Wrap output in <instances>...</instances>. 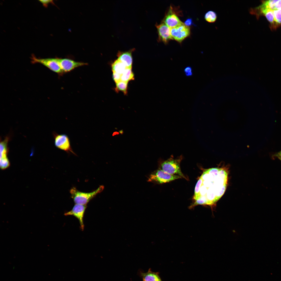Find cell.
I'll return each mask as SVG.
<instances>
[{"label":"cell","instance_id":"6da1fadb","mask_svg":"<svg viewBox=\"0 0 281 281\" xmlns=\"http://www.w3.org/2000/svg\"><path fill=\"white\" fill-rule=\"evenodd\" d=\"M200 177L202 183L200 190L201 198L205 205L212 206L222 197L227 188L228 173L225 169L214 168L205 171Z\"/></svg>","mask_w":281,"mask_h":281},{"label":"cell","instance_id":"7a4b0ae2","mask_svg":"<svg viewBox=\"0 0 281 281\" xmlns=\"http://www.w3.org/2000/svg\"><path fill=\"white\" fill-rule=\"evenodd\" d=\"M104 188L103 186H100L92 192L86 193L80 191L73 187L71 189L70 192L71 197L75 204L86 205L90 200L101 193Z\"/></svg>","mask_w":281,"mask_h":281},{"label":"cell","instance_id":"3957f363","mask_svg":"<svg viewBox=\"0 0 281 281\" xmlns=\"http://www.w3.org/2000/svg\"><path fill=\"white\" fill-rule=\"evenodd\" d=\"M182 158V156H181L178 158L174 159L173 156H171L170 158L161 164L162 170L170 174H177L187 180L182 173L181 169L180 164Z\"/></svg>","mask_w":281,"mask_h":281},{"label":"cell","instance_id":"277c9868","mask_svg":"<svg viewBox=\"0 0 281 281\" xmlns=\"http://www.w3.org/2000/svg\"><path fill=\"white\" fill-rule=\"evenodd\" d=\"M31 58V62L33 63L42 64L59 74L63 73L60 67L59 58H38L33 55Z\"/></svg>","mask_w":281,"mask_h":281},{"label":"cell","instance_id":"5b68a950","mask_svg":"<svg viewBox=\"0 0 281 281\" xmlns=\"http://www.w3.org/2000/svg\"><path fill=\"white\" fill-rule=\"evenodd\" d=\"M181 178L180 176L170 174L162 169H159L150 175L148 181L161 184L169 182Z\"/></svg>","mask_w":281,"mask_h":281},{"label":"cell","instance_id":"8992f818","mask_svg":"<svg viewBox=\"0 0 281 281\" xmlns=\"http://www.w3.org/2000/svg\"><path fill=\"white\" fill-rule=\"evenodd\" d=\"M54 137V144L57 148L67 153L76 155L72 148L70 139L67 135L55 134Z\"/></svg>","mask_w":281,"mask_h":281},{"label":"cell","instance_id":"52a82bcc","mask_svg":"<svg viewBox=\"0 0 281 281\" xmlns=\"http://www.w3.org/2000/svg\"><path fill=\"white\" fill-rule=\"evenodd\" d=\"M171 35L173 39L181 42L190 34V29L189 27L184 23L175 28H170Z\"/></svg>","mask_w":281,"mask_h":281},{"label":"cell","instance_id":"ba28073f","mask_svg":"<svg viewBox=\"0 0 281 281\" xmlns=\"http://www.w3.org/2000/svg\"><path fill=\"white\" fill-rule=\"evenodd\" d=\"M86 208V205L75 204L71 210L64 214L65 216L73 215L77 218L79 221L81 229L82 231H83L84 228L83 219Z\"/></svg>","mask_w":281,"mask_h":281},{"label":"cell","instance_id":"9c48e42d","mask_svg":"<svg viewBox=\"0 0 281 281\" xmlns=\"http://www.w3.org/2000/svg\"><path fill=\"white\" fill-rule=\"evenodd\" d=\"M59 61L63 73L70 72L76 68L87 65L86 63L77 62L67 58H59Z\"/></svg>","mask_w":281,"mask_h":281},{"label":"cell","instance_id":"30bf717a","mask_svg":"<svg viewBox=\"0 0 281 281\" xmlns=\"http://www.w3.org/2000/svg\"><path fill=\"white\" fill-rule=\"evenodd\" d=\"M158 35V39L165 43L170 40L173 39L171 33V29L164 22L159 24H156Z\"/></svg>","mask_w":281,"mask_h":281},{"label":"cell","instance_id":"8fae6325","mask_svg":"<svg viewBox=\"0 0 281 281\" xmlns=\"http://www.w3.org/2000/svg\"><path fill=\"white\" fill-rule=\"evenodd\" d=\"M163 22L170 28H175L183 23L177 15L173 11L171 7L165 16Z\"/></svg>","mask_w":281,"mask_h":281},{"label":"cell","instance_id":"7c38bea8","mask_svg":"<svg viewBox=\"0 0 281 281\" xmlns=\"http://www.w3.org/2000/svg\"><path fill=\"white\" fill-rule=\"evenodd\" d=\"M134 50V49H132L127 51H119L117 53V59L123 63L127 68H132L133 61L132 53Z\"/></svg>","mask_w":281,"mask_h":281},{"label":"cell","instance_id":"4fadbf2b","mask_svg":"<svg viewBox=\"0 0 281 281\" xmlns=\"http://www.w3.org/2000/svg\"><path fill=\"white\" fill-rule=\"evenodd\" d=\"M139 274L143 281H162L159 276V273L152 271L150 268L146 272L140 271Z\"/></svg>","mask_w":281,"mask_h":281},{"label":"cell","instance_id":"5bb4252c","mask_svg":"<svg viewBox=\"0 0 281 281\" xmlns=\"http://www.w3.org/2000/svg\"><path fill=\"white\" fill-rule=\"evenodd\" d=\"M112 72L122 74L127 68L125 65L118 59L115 60L111 65Z\"/></svg>","mask_w":281,"mask_h":281},{"label":"cell","instance_id":"9a60e30c","mask_svg":"<svg viewBox=\"0 0 281 281\" xmlns=\"http://www.w3.org/2000/svg\"><path fill=\"white\" fill-rule=\"evenodd\" d=\"M134 79V74L132 68H126L121 74V81L128 83L131 80Z\"/></svg>","mask_w":281,"mask_h":281},{"label":"cell","instance_id":"2e32d148","mask_svg":"<svg viewBox=\"0 0 281 281\" xmlns=\"http://www.w3.org/2000/svg\"><path fill=\"white\" fill-rule=\"evenodd\" d=\"M8 139L7 138L0 143V159H5L7 158L8 152L7 145Z\"/></svg>","mask_w":281,"mask_h":281},{"label":"cell","instance_id":"e0dca14e","mask_svg":"<svg viewBox=\"0 0 281 281\" xmlns=\"http://www.w3.org/2000/svg\"><path fill=\"white\" fill-rule=\"evenodd\" d=\"M126 82L120 81L116 83V86L114 88V91L117 93L119 91L123 93L125 95H126L127 93V84Z\"/></svg>","mask_w":281,"mask_h":281},{"label":"cell","instance_id":"ac0fdd59","mask_svg":"<svg viewBox=\"0 0 281 281\" xmlns=\"http://www.w3.org/2000/svg\"><path fill=\"white\" fill-rule=\"evenodd\" d=\"M277 1L270 0L263 1H262V4L259 6L263 8L274 10H275V4Z\"/></svg>","mask_w":281,"mask_h":281},{"label":"cell","instance_id":"d6986e66","mask_svg":"<svg viewBox=\"0 0 281 281\" xmlns=\"http://www.w3.org/2000/svg\"><path fill=\"white\" fill-rule=\"evenodd\" d=\"M217 15L216 13L213 11H209L205 14V18L208 22L213 23L215 22L216 20Z\"/></svg>","mask_w":281,"mask_h":281},{"label":"cell","instance_id":"ffe728a7","mask_svg":"<svg viewBox=\"0 0 281 281\" xmlns=\"http://www.w3.org/2000/svg\"><path fill=\"white\" fill-rule=\"evenodd\" d=\"M202 180L200 177L197 181L196 185L194 190V194L193 199L195 200L200 198V190L201 186L202 183Z\"/></svg>","mask_w":281,"mask_h":281},{"label":"cell","instance_id":"44dd1931","mask_svg":"<svg viewBox=\"0 0 281 281\" xmlns=\"http://www.w3.org/2000/svg\"><path fill=\"white\" fill-rule=\"evenodd\" d=\"M275 21L277 26L281 24V12L278 10H273Z\"/></svg>","mask_w":281,"mask_h":281},{"label":"cell","instance_id":"7402d4cb","mask_svg":"<svg viewBox=\"0 0 281 281\" xmlns=\"http://www.w3.org/2000/svg\"><path fill=\"white\" fill-rule=\"evenodd\" d=\"M121 74L115 72H113L112 78L115 83L121 81Z\"/></svg>","mask_w":281,"mask_h":281},{"label":"cell","instance_id":"603a6c76","mask_svg":"<svg viewBox=\"0 0 281 281\" xmlns=\"http://www.w3.org/2000/svg\"><path fill=\"white\" fill-rule=\"evenodd\" d=\"M185 75L187 76H190L192 75V69L190 66L186 67L184 70Z\"/></svg>","mask_w":281,"mask_h":281},{"label":"cell","instance_id":"cb8c5ba5","mask_svg":"<svg viewBox=\"0 0 281 281\" xmlns=\"http://www.w3.org/2000/svg\"><path fill=\"white\" fill-rule=\"evenodd\" d=\"M40 2L45 7H47L48 6V4L50 3H53L52 0H39Z\"/></svg>","mask_w":281,"mask_h":281},{"label":"cell","instance_id":"d4e9b609","mask_svg":"<svg viewBox=\"0 0 281 281\" xmlns=\"http://www.w3.org/2000/svg\"><path fill=\"white\" fill-rule=\"evenodd\" d=\"M281 8V0H278L275 5V10H279Z\"/></svg>","mask_w":281,"mask_h":281},{"label":"cell","instance_id":"484cf974","mask_svg":"<svg viewBox=\"0 0 281 281\" xmlns=\"http://www.w3.org/2000/svg\"><path fill=\"white\" fill-rule=\"evenodd\" d=\"M184 24L186 26L189 27L192 24V19L191 18L187 19L185 22Z\"/></svg>","mask_w":281,"mask_h":281},{"label":"cell","instance_id":"4316f807","mask_svg":"<svg viewBox=\"0 0 281 281\" xmlns=\"http://www.w3.org/2000/svg\"><path fill=\"white\" fill-rule=\"evenodd\" d=\"M277 157L281 160V151L278 154Z\"/></svg>","mask_w":281,"mask_h":281},{"label":"cell","instance_id":"83f0119b","mask_svg":"<svg viewBox=\"0 0 281 281\" xmlns=\"http://www.w3.org/2000/svg\"><path fill=\"white\" fill-rule=\"evenodd\" d=\"M278 10H279L281 12V8Z\"/></svg>","mask_w":281,"mask_h":281}]
</instances>
